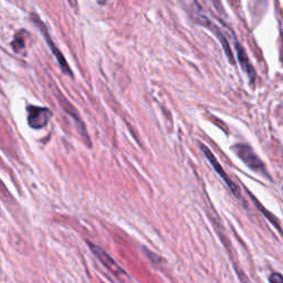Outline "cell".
Here are the masks:
<instances>
[{
	"label": "cell",
	"instance_id": "obj_1",
	"mask_svg": "<svg viewBox=\"0 0 283 283\" xmlns=\"http://www.w3.org/2000/svg\"><path fill=\"white\" fill-rule=\"evenodd\" d=\"M232 151H235L236 155L243 161L245 165L249 168H251L252 170L257 171L264 176L269 177L268 171L265 170V166L264 162L261 161L259 156L254 153L253 150L249 145L245 144H236L232 147Z\"/></svg>",
	"mask_w": 283,
	"mask_h": 283
},
{
	"label": "cell",
	"instance_id": "obj_2",
	"mask_svg": "<svg viewBox=\"0 0 283 283\" xmlns=\"http://www.w3.org/2000/svg\"><path fill=\"white\" fill-rule=\"evenodd\" d=\"M51 116V111L47 108H39L34 105L28 108V124L31 129H42L48 124Z\"/></svg>",
	"mask_w": 283,
	"mask_h": 283
},
{
	"label": "cell",
	"instance_id": "obj_3",
	"mask_svg": "<svg viewBox=\"0 0 283 283\" xmlns=\"http://www.w3.org/2000/svg\"><path fill=\"white\" fill-rule=\"evenodd\" d=\"M200 149H202V151H204V154L206 155L207 159L209 161V163L211 164L212 167L215 168V170L217 171V173H218V175L220 176V177L224 179V182L227 184V186L229 187V189L232 191V194L236 195L237 197H240V190L238 189V187L236 186V184L233 183L232 180L228 177L227 174H226V171L224 170V168L221 167V165L218 163V161H217L216 157L214 156V154H212L211 151H210V150H209L208 147L206 145H204V144H200Z\"/></svg>",
	"mask_w": 283,
	"mask_h": 283
},
{
	"label": "cell",
	"instance_id": "obj_4",
	"mask_svg": "<svg viewBox=\"0 0 283 283\" xmlns=\"http://www.w3.org/2000/svg\"><path fill=\"white\" fill-rule=\"evenodd\" d=\"M91 251L95 254V257L98 259V261L103 264L109 271L112 272L115 276H121V274H124V271L120 268L115 260L113 259L110 254L100 247H97L95 245H91Z\"/></svg>",
	"mask_w": 283,
	"mask_h": 283
},
{
	"label": "cell",
	"instance_id": "obj_5",
	"mask_svg": "<svg viewBox=\"0 0 283 283\" xmlns=\"http://www.w3.org/2000/svg\"><path fill=\"white\" fill-rule=\"evenodd\" d=\"M197 21H198L197 23H199V24H202V26H205L206 28H208L209 30H211L217 37H218V39L220 40L221 44H223L224 50L226 52V55H227L229 61H230L231 63H235V59H233V55H232V52L230 50V47H229V44L227 42V39H226V37L224 36L223 32H221L220 28L217 27L215 23H212V22L209 21V20L203 15L199 16L198 19H197Z\"/></svg>",
	"mask_w": 283,
	"mask_h": 283
},
{
	"label": "cell",
	"instance_id": "obj_6",
	"mask_svg": "<svg viewBox=\"0 0 283 283\" xmlns=\"http://www.w3.org/2000/svg\"><path fill=\"white\" fill-rule=\"evenodd\" d=\"M35 23L37 24V26L39 27V29H41V31H42V34H43V36H44V38H46V40H47V43L49 44V46H50L52 53H53V55L56 56L57 60H58V62H59V64H60L61 70H62V71H63L64 73H68V75H72V72H71V70H70V68H69V65H68V63H67V61L64 60L63 56H62V53H61V52L59 51V49L57 48V47L55 46V43L52 42V39L50 38V36H49L48 31H47V28L44 27V24H43L42 22H41L39 19H36V22H35Z\"/></svg>",
	"mask_w": 283,
	"mask_h": 283
},
{
	"label": "cell",
	"instance_id": "obj_7",
	"mask_svg": "<svg viewBox=\"0 0 283 283\" xmlns=\"http://www.w3.org/2000/svg\"><path fill=\"white\" fill-rule=\"evenodd\" d=\"M235 47H236L238 60H239V63L241 65V68H243L244 71L245 73H247L250 81L253 82L254 76H256V71H254L252 64H251V62H250V60L248 58V55H247V53H245V49L243 48V46H241L240 43L236 42Z\"/></svg>",
	"mask_w": 283,
	"mask_h": 283
},
{
	"label": "cell",
	"instance_id": "obj_8",
	"mask_svg": "<svg viewBox=\"0 0 283 283\" xmlns=\"http://www.w3.org/2000/svg\"><path fill=\"white\" fill-rule=\"evenodd\" d=\"M23 31L19 32V34L16 35L14 42H12V48L16 52H20L21 49L24 48V38H23Z\"/></svg>",
	"mask_w": 283,
	"mask_h": 283
},
{
	"label": "cell",
	"instance_id": "obj_9",
	"mask_svg": "<svg viewBox=\"0 0 283 283\" xmlns=\"http://www.w3.org/2000/svg\"><path fill=\"white\" fill-rule=\"evenodd\" d=\"M270 283H283V276L280 273H272L269 278Z\"/></svg>",
	"mask_w": 283,
	"mask_h": 283
},
{
	"label": "cell",
	"instance_id": "obj_10",
	"mask_svg": "<svg viewBox=\"0 0 283 283\" xmlns=\"http://www.w3.org/2000/svg\"><path fill=\"white\" fill-rule=\"evenodd\" d=\"M210 1L212 2V5L215 6V8H216L217 10H218V11H221V10H223V8H221V6H220V5H221L220 0H210Z\"/></svg>",
	"mask_w": 283,
	"mask_h": 283
}]
</instances>
